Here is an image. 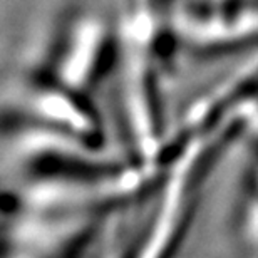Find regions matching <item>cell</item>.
Returning a JSON list of instances; mask_svg holds the SVG:
<instances>
[{"label": "cell", "instance_id": "5", "mask_svg": "<svg viewBox=\"0 0 258 258\" xmlns=\"http://www.w3.org/2000/svg\"><path fill=\"white\" fill-rule=\"evenodd\" d=\"M10 213H12V210H10V203H7V201H5V198H2V196H0V216L10 215Z\"/></svg>", "mask_w": 258, "mask_h": 258}, {"label": "cell", "instance_id": "2", "mask_svg": "<svg viewBox=\"0 0 258 258\" xmlns=\"http://www.w3.org/2000/svg\"><path fill=\"white\" fill-rule=\"evenodd\" d=\"M178 34L206 54L258 44V0L191 7L179 15Z\"/></svg>", "mask_w": 258, "mask_h": 258}, {"label": "cell", "instance_id": "3", "mask_svg": "<svg viewBox=\"0 0 258 258\" xmlns=\"http://www.w3.org/2000/svg\"><path fill=\"white\" fill-rule=\"evenodd\" d=\"M104 24L96 19H82L67 35L57 57L55 82L77 94L94 86L104 69L109 49Z\"/></svg>", "mask_w": 258, "mask_h": 258}, {"label": "cell", "instance_id": "1", "mask_svg": "<svg viewBox=\"0 0 258 258\" xmlns=\"http://www.w3.org/2000/svg\"><path fill=\"white\" fill-rule=\"evenodd\" d=\"M0 238V258H74L84 248L99 218L54 216L15 208Z\"/></svg>", "mask_w": 258, "mask_h": 258}, {"label": "cell", "instance_id": "4", "mask_svg": "<svg viewBox=\"0 0 258 258\" xmlns=\"http://www.w3.org/2000/svg\"><path fill=\"white\" fill-rule=\"evenodd\" d=\"M168 5L169 0H133V5L127 12L133 14L134 17L146 20L149 24L161 25Z\"/></svg>", "mask_w": 258, "mask_h": 258}]
</instances>
